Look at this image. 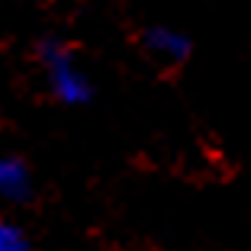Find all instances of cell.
Returning a JSON list of instances; mask_svg holds the SVG:
<instances>
[{"label": "cell", "instance_id": "cell-1", "mask_svg": "<svg viewBox=\"0 0 251 251\" xmlns=\"http://www.w3.org/2000/svg\"><path fill=\"white\" fill-rule=\"evenodd\" d=\"M39 61L45 65L49 74V87L61 103H87L90 100V81L84 77V71L74 65L71 52L61 42H42L39 45Z\"/></svg>", "mask_w": 251, "mask_h": 251}, {"label": "cell", "instance_id": "cell-2", "mask_svg": "<svg viewBox=\"0 0 251 251\" xmlns=\"http://www.w3.org/2000/svg\"><path fill=\"white\" fill-rule=\"evenodd\" d=\"M32 193V180H29V168L20 158H0V197L10 203H23Z\"/></svg>", "mask_w": 251, "mask_h": 251}, {"label": "cell", "instance_id": "cell-3", "mask_svg": "<svg viewBox=\"0 0 251 251\" xmlns=\"http://www.w3.org/2000/svg\"><path fill=\"white\" fill-rule=\"evenodd\" d=\"M145 45H148V52H155L158 58H164V61H180L190 52L187 39L177 36V32H171V29H151L145 36Z\"/></svg>", "mask_w": 251, "mask_h": 251}, {"label": "cell", "instance_id": "cell-4", "mask_svg": "<svg viewBox=\"0 0 251 251\" xmlns=\"http://www.w3.org/2000/svg\"><path fill=\"white\" fill-rule=\"evenodd\" d=\"M0 251H32V245L20 226L0 219Z\"/></svg>", "mask_w": 251, "mask_h": 251}]
</instances>
